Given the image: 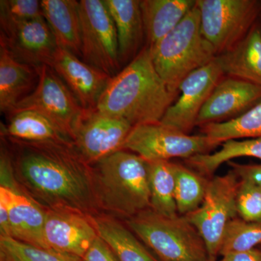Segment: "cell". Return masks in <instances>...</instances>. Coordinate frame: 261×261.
<instances>
[{
  "mask_svg": "<svg viewBox=\"0 0 261 261\" xmlns=\"http://www.w3.org/2000/svg\"><path fill=\"white\" fill-rule=\"evenodd\" d=\"M9 140L17 178L44 208L97 214L92 166L73 143Z\"/></svg>",
  "mask_w": 261,
  "mask_h": 261,
  "instance_id": "cell-1",
  "label": "cell"
},
{
  "mask_svg": "<svg viewBox=\"0 0 261 261\" xmlns=\"http://www.w3.org/2000/svg\"><path fill=\"white\" fill-rule=\"evenodd\" d=\"M178 96L169 90L158 73L145 46L111 78L97 109L125 120L133 127L158 123Z\"/></svg>",
  "mask_w": 261,
  "mask_h": 261,
  "instance_id": "cell-2",
  "label": "cell"
},
{
  "mask_svg": "<svg viewBox=\"0 0 261 261\" xmlns=\"http://www.w3.org/2000/svg\"><path fill=\"white\" fill-rule=\"evenodd\" d=\"M92 166L99 208L127 219L150 208L148 161L121 149Z\"/></svg>",
  "mask_w": 261,
  "mask_h": 261,
  "instance_id": "cell-3",
  "label": "cell"
},
{
  "mask_svg": "<svg viewBox=\"0 0 261 261\" xmlns=\"http://www.w3.org/2000/svg\"><path fill=\"white\" fill-rule=\"evenodd\" d=\"M149 49L158 73L169 90L177 94L187 76L217 57L201 32L200 12L196 5L172 32Z\"/></svg>",
  "mask_w": 261,
  "mask_h": 261,
  "instance_id": "cell-4",
  "label": "cell"
},
{
  "mask_svg": "<svg viewBox=\"0 0 261 261\" xmlns=\"http://www.w3.org/2000/svg\"><path fill=\"white\" fill-rule=\"evenodd\" d=\"M126 223L159 261H211L205 242L187 216L166 217L149 208Z\"/></svg>",
  "mask_w": 261,
  "mask_h": 261,
  "instance_id": "cell-5",
  "label": "cell"
},
{
  "mask_svg": "<svg viewBox=\"0 0 261 261\" xmlns=\"http://www.w3.org/2000/svg\"><path fill=\"white\" fill-rule=\"evenodd\" d=\"M202 36L216 55L231 49L255 27L261 3L255 0H196Z\"/></svg>",
  "mask_w": 261,
  "mask_h": 261,
  "instance_id": "cell-6",
  "label": "cell"
},
{
  "mask_svg": "<svg viewBox=\"0 0 261 261\" xmlns=\"http://www.w3.org/2000/svg\"><path fill=\"white\" fill-rule=\"evenodd\" d=\"M0 204L8 211L12 238L48 249L44 236L45 208L19 182L12 154L3 147L0 154Z\"/></svg>",
  "mask_w": 261,
  "mask_h": 261,
  "instance_id": "cell-7",
  "label": "cell"
},
{
  "mask_svg": "<svg viewBox=\"0 0 261 261\" xmlns=\"http://www.w3.org/2000/svg\"><path fill=\"white\" fill-rule=\"evenodd\" d=\"M240 178L232 170L208 180L204 200L197 210L186 216L205 242L211 261H216L225 228L237 217Z\"/></svg>",
  "mask_w": 261,
  "mask_h": 261,
  "instance_id": "cell-8",
  "label": "cell"
},
{
  "mask_svg": "<svg viewBox=\"0 0 261 261\" xmlns=\"http://www.w3.org/2000/svg\"><path fill=\"white\" fill-rule=\"evenodd\" d=\"M220 144L205 135H190L161 123L134 126L123 145L124 150L138 154L148 162L189 159L210 153Z\"/></svg>",
  "mask_w": 261,
  "mask_h": 261,
  "instance_id": "cell-9",
  "label": "cell"
},
{
  "mask_svg": "<svg viewBox=\"0 0 261 261\" xmlns=\"http://www.w3.org/2000/svg\"><path fill=\"white\" fill-rule=\"evenodd\" d=\"M81 56L111 77L121 67L116 25L104 0L80 1Z\"/></svg>",
  "mask_w": 261,
  "mask_h": 261,
  "instance_id": "cell-10",
  "label": "cell"
},
{
  "mask_svg": "<svg viewBox=\"0 0 261 261\" xmlns=\"http://www.w3.org/2000/svg\"><path fill=\"white\" fill-rule=\"evenodd\" d=\"M37 70L35 88L20 101L12 114L24 111L40 113L72 139L84 110L68 86L49 65H42Z\"/></svg>",
  "mask_w": 261,
  "mask_h": 261,
  "instance_id": "cell-11",
  "label": "cell"
},
{
  "mask_svg": "<svg viewBox=\"0 0 261 261\" xmlns=\"http://www.w3.org/2000/svg\"><path fill=\"white\" fill-rule=\"evenodd\" d=\"M133 126L120 118L94 110H84L73 132V145L91 166L121 150Z\"/></svg>",
  "mask_w": 261,
  "mask_h": 261,
  "instance_id": "cell-12",
  "label": "cell"
},
{
  "mask_svg": "<svg viewBox=\"0 0 261 261\" xmlns=\"http://www.w3.org/2000/svg\"><path fill=\"white\" fill-rule=\"evenodd\" d=\"M225 76L217 59L192 72L180 84L177 100L168 108L160 123L190 135L201 110Z\"/></svg>",
  "mask_w": 261,
  "mask_h": 261,
  "instance_id": "cell-13",
  "label": "cell"
},
{
  "mask_svg": "<svg viewBox=\"0 0 261 261\" xmlns=\"http://www.w3.org/2000/svg\"><path fill=\"white\" fill-rule=\"evenodd\" d=\"M0 45L17 61L37 69L50 65L58 48L44 17L1 30Z\"/></svg>",
  "mask_w": 261,
  "mask_h": 261,
  "instance_id": "cell-14",
  "label": "cell"
},
{
  "mask_svg": "<svg viewBox=\"0 0 261 261\" xmlns=\"http://www.w3.org/2000/svg\"><path fill=\"white\" fill-rule=\"evenodd\" d=\"M44 236L48 249L83 257L98 235L90 216L64 209H45Z\"/></svg>",
  "mask_w": 261,
  "mask_h": 261,
  "instance_id": "cell-15",
  "label": "cell"
},
{
  "mask_svg": "<svg viewBox=\"0 0 261 261\" xmlns=\"http://www.w3.org/2000/svg\"><path fill=\"white\" fill-rule=\"evenodd\" d=\"M261 99V87L231 76L216 85L201 110L197 126L231 121L246 113Z\"/></svg>",
  "mask_w": 261,
  "mask_h": 261,
  "instance_id": "cell-16",
  "label": "cell"
},
{
  "mask_svg": "<svg viewBox=\"0 0 261 261\" xmlns=\"http://www.w3.org/2000/svg\"><path fill=\"white\" fill-rule=\"evenodd\" d=\"M49 66L61 77L84 110L97 109L112 77L58 47Z\"/></svg>",
  "mask_w": 261,
  "mask_h": 261,
  "instance_id": "cell-17",
  "label": "cell"
},
{
  "mask_svg": "<svg viewBox=\"0 0 261 261\" xmlns=\"http://www.w3.org/2000/svg\"><path fill=\"white\" fill-rule=\"evenodd\" d=\"M116 25L120 64L139 54L145 35L139 0H104Z\"/></svg>",
  "mask_w": 261,
  "mask_h": 261,
  "instance_id": "cell-18",
  "label": "cell"
},
{
  "mask_svg": "<svg viewBox=\"0 0 261 261\" xmlns=\"http://www.w3.org/2000/svg\"><path fill=\"white\" fill-rule=\"evenodd\" d=\"M194 0H142L140 3L147 45L151 49L181 23L195 6Z\"/></svg>",
  "mask_w": 261,
  "mask_h": 261,
  "instance_id": "cell-19",
  "label": "cell"
},
{
  "mask_svg": "<svg viewBox=\"0 0 261 261\" xmlns=\"http://www.w3.org/2000/svg\"><path fill=\"white\" fill-rule=\"evenodd\" d=\"M255 27L238 44L216 59L226 76L261 87V30Z\"/></svg>",
  "mask_w": 261,
  "mask_h": 261,
  "instance_id": "cell-20",
  "label": "cell"
},
{
  "mask_svg": "<svg viewBox=\"0 0 261 261\" xmlns=\"http://www.w3.org/2000/svg\"><path fill=\"white\" fill-rule=\"evenodd\" d=\"M38 70L15 59L0 45V111L11 115L20 101L30 94Z\"/></svg>",
  "mask_w": 261,
  "mask_h": 261,
  "instance_id": "cell-21",
  "label": "cell"
},
{
  "mask_svg": "<svg viewBox=\"0 0 261 261\" xmlns=\"http://www.w3.org/2000/svg\"><path fill=\"white\" fill-rule=\"evenodd\" d=\"M43 17L47 21L58 46L78 56L82 51L80 2L75 0H42Z\"/></svg>",
  "mask_w": 261,
  "mask_h": 261,
  "instance_id": "cell-22",
  "label": "cell"
},
{
  "mask_svg": "<svg viewBox=\"0 0 261 261\" xmlns=\"http://www.w3.org/2000/svg\"><path fill=\"white\" fill-rule=\"evenodd\" d=\"M90 218L98 237L107 244L118 261H159L128 228L116 219L97 214Z\"/></svg>",
  "mask_w": 261,
  "mask_h": 261,
  "instance_id": "cell-23",
  "label": "cell"
},
{
  "mask_svg": "<svg viewBox=\"0 0 261 261\" xmlns=\"http://www.w3.org/2000/svg\"><path fill=\"white\" fill-rule=\"evenodd\" d=\"M2 135L8 138L27 142H60L73 143L53 121L40 113L24 111L10 115L6 126H2Z\"/></svg>",
  "mask_w": 261,
  "mask_h": 261,
  "instance_id": "cell-24",
  "label": "cell"
},
{
  "mask_svg": "<svg viewBox=\"0 0 261 261\" xmlns=\"http://www.w3.org/2000/svg\"><path fill=\"white\" fill-rule=\"evenodd\" d=\"M220 146L216 152L197 154L187 160V163L205 176H212L223 163L238 158H254L261 161V138L228 140Z\"/></svg>",
  "mask_w": 261,
  "mask_h": 261,
  "instance_id": "cell-25",
  "label": "cell"
},
{
  "mask_svg": "<svg viewBox=\"0 0 261 261\" xmlns=\"http://www.w3.org/2000/svg\"><path fill=\"white\" fill-rule=\"evenodd\" d=\"M149 163L150 209L166 217L179 216L175 201V180L172 162Z\"/></svg>",
  "mask_w": 261,
  "mask_h": 261,
  "instance_id": "cell-26",
  "label": "cell"
},
{
  "mask_svg": "<svg viewBox=\"0 0 261 261\" xmlns=\"http://www.w3.org/2000/svg\"><path fill=\"white\" fill-rule=\"evenodd\" d=\"M200 132L220 145L231 140L261 138V99L238 118L200 126Z\"/></svg>",
  "mask_w": 261,
  "mask_h": 261,
  "instance_id": "cell-27",
  "label": "cell"
},
{
  "mask_svg": "<svg viewBox=\"0 0 261 261\" xmlns=\"http://www.w3.org/2000/svg\"><path fill=\"white\" fill-rule=\"evenodd\" d=\"M172 168L178 214L179 216H188L202 204L209 179L179 163H172Z\"/></svg>",
  "mask_w": 261,
  "mask_h": 261,
  "instance_id": "cell-28",
  "label": "cell"
},
{
  "mask_svg": "<svg viewBox=\"0 0 261 261\" xmlns=\"http://www.w3.org/2000/svg\"><path fill=\"white\" fill-rule=\"evenodd\" d=\"M1 261H84L82 257L0 237Z\"/></svg>",
  "mask_w": 261,
  "mask_h": 261,
  "instance_id": "cell-29",
  "label": "cell"
},
{
  "mask_svg": "<svg viewBox=\"0 0 261 261\" xmlns=\"http://www.w3.org/2000/svg\"><path fill=\"white\" fill-rule=\"evenodd\" d=\"M261 243V224L248 222L241 218H234L225 228L219 255L230 252L246 251Z\"/></svg>",
  "mask_w": 261,
  "mask_h": 261,
  "instance_id": "cell-30",
  "label": "cell"
},
{
  "mask_svg": "<svg viewBox=\"0 0 261 261\" xmlns=\"http://www.w3.org/2000/svg\"><path fill=\"white\" fill-rule=\"evenodd\" d=\"M41 1L37 0H1L0 24L1 30L13 25L42 18Z\"/></svg>",
  "mask_w": 261,
  "mask_h": 261,
  "instance_id": "cell-31",
  "label": "cell"
},
{
  "mask_svg": "<svg viewBox=\"0 0 261 261\" xmlns=\"http://www.w3.org/2000/svg\"><path fill=\"white\" fill-rule=\"evenodd\" d=\"M238 214L248 222L261 224V190L246 180L240 179L237 198Z\"/></svg>",
  "mask_w": 261,
  "mask_h": 261,
  "instance_id": "cell-32",
  "label": "cell"
},
{
  "mask_svg": "<svg viewBox=\"0 0 261 261\" xmlns=\"http://www.w3.org/2000/svg\"><path fill=\"white\" fill-rule=\"evenodd\" d=\"M227 163L240 179L251 182L261 190V164H241L232 161Z\"/></svg>",
  "mask_w": 261,
  "mask_h": 261,
  "instance_id": "cell-33",
  "label": "cell"
},
{
  "mask_svg": "<svg viewBox=\"0 0 261 261\" xmlns=\"http://www.w3.org/2000/svg\"><path fill=\"white\" fill-rule=\"evenodd\" d=\"M84 261H118L107 244L97 237L82 257Z\"/></svg>",
  "mask_w": 261,
  "mask_h": 261,
  "instance_id": "cell-34",
  "label": "cell"
},
{
  "mask_svg": "<svg viewBox=\"0 0 261 261\" xmlns=\"http://www.w3.org/2000/svg\"><path fill=\"white\" fill-rule=\"evenodd\" d=\"M219 261H261V248H253L246 251L230 252L223 255Z\"/></svg>",
  "mask_w": 261,
  "mask_h": 261,
  "instance_id": "cell-35",
  "label": "cell"
}]
</instances>
